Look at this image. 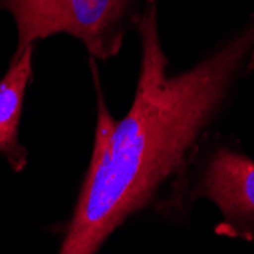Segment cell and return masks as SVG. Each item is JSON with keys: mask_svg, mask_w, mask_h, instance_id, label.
Returning a JSON list of instances; mask_svg holds the SVG:
<instances>
[{"mask_svg": "<svg viewBox=\"0 0 254 254\" xmlns=\"http://www.w3.org/2000/svg\"><path fill=\"white\" fill-rule=\"evenodd\" d=\"M135 31L140 68L122 119L111 114L96 60L88 58L96 91L93 149L58 254H98L118 228L148 210L169 221L188 218L195 160L254 72V12L181 72H169L158 0Z\"/></svg>", "mask_w": 254, "mask_h": 254, "instance_id": "1", "label": "cell"}, {"mask_svg": "<svg viewBox=\"0 0 254 254\" xmlns=\"http://www.w3.org/2000/svg\"><path fill=\"white\" fill-rule=\"evenodd\" d=\"M151 0H0V11L12 15L18 55L29 46L67 34L79 40L90 58L118 57L125 37L135 31Z\"/></svg>", "mask_w": 254, "mask_h": 254, "instance_id": "2", "label": "cell"}, {"mask_svg": "<svg viewBox=\"0 0 254 254\" xmlns=\"http://www.w3.org/2000/svg\"><path fill=\"white\" fill-rule=\"evenodd\" d=\"M205 198L221 213L215 233L227 239L254 241V158L239 138L215 131L202 145L192 171L189 201Z\"/></svg>", "mask_w": 254, "mask_h": 254, "instance_id": "3", "label": "cell"}, {"mask_svg": "<svg viewBox=\"0 0 254 254\" xmlns=\"http://www.w3.org/2000/svg\"><path fill=\"white\" fill-rule=\"evenodd\" d=\"M35 46L12 55L8 70L0 79V155L12 171L21 172L28 165V149L20 142V121L25 107L28 85L34 76Z\"/></svg>", "mask_w": 254, "mask_h": 254, "instance_id": "4", "label": "cell"}]
</instances>
